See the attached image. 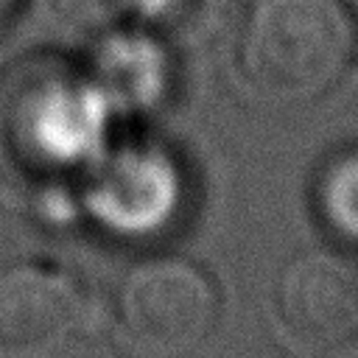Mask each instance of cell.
Here are the masks:
<instances>
[{
	"label": "cell",
	"instance_id": "2",
	"mask_svg": "<svg viewBox=\"0 0 358 358\" xmlns=\"http://www.w3.org/2000/svg\"><path fill=\"white\" fill-rule=\"evenodd\" d=\"M106 106L87 73L25 64L0 87V159L22 173L67 171L95 151Z\"/></svg>",
	"mask_w": 358,
	"mask_h": 358
},
{
	"label": "cell",
	"instance_id": "12",
	"mask_svg": "<svg viewBox=\"0 0 358 358\" xmlns=\"http://www.w3.org/2000/svg\"><path fill=\"white\" fill-rule=\"evenodd\" d=\"M341 3H344L350 11H355V14H358V0H341Z\"/></svg>",
	"mask_w": 358,
	"mask_h": 358
},
{
	"label": "cell",
	"instance_id": "10",
	"mask_svg": "<svg viewBox=\"0 0 358 358\" xmlns=\"http://www.w3.org/2000/svg\"><path fill=\"white\" fill-rule=\"evenodd\" d=\"M319 358H358V333H355V336H350L347 341L336 344L333 350H327V352H324V355H319Z\"/></svg>",
	"mask_w": 358,
	"mask_h": 358
},
{
	"label": "cell",
	"instance_id": "3",
	"mask_svg": "<svg viewBox=\"0 0 358 358\" xmlns=\"http://www.w3.org/2000/svg\"><path fill=\"white\" fill-rule=\"evenodd\" d=\"M115 324L137 358H185L218 324L215 282L185 257L140 260L117 285Z\"/></svg>",
	"mask_w": 358,
	"mask_h": 358
},
{
	"label": "cell",
	"instance_id": "5",
	"mask_svg": "<svg viewBox=\"0 0 358 358\" xmlns=\"http://www.w3.org/2000/svg\"><path fill=\"white\" fill-rule=\"evenodd\" d=\"M84 316V291L67 271L45 263L0 268V358H50Z\"/></svg>",
	"mask_w": 358,
	"mask_h": 358
},
{
	"label": "cell",
	"instance_id": "8",
	"mask_svg": "<svg viewBox=\"0 0 358 358\" xmlns=\"http://www.w3.org/2000/svg\"><path fill=\"white\" fill-rule=\"evenodd\" d=\"M316 210L341 241L358 243V151L333 157L316 182Z\"/></svg>",
	"mask_w": 358,
	"mask_h": 358
},
{
	"label": "cell",
	"instance_id": "4",
	"mask_svg": "<svg viewBox=\"0 0 358 358\" xmlns=\"http://www.w3.org/2000/svg\"><path fill=\"white\" fill-rule=\"evenodd\" d=\"M271 310L282 341L319 358L358 333V271L336 252H302L277 274Z\"/></svg>",
	"mask_w": 358,
	"mask_h": 358
},
{
	"label": "cell",
	"instance_id": "9",
	"mask_svg": "<svg viewBox=\"0 0 358 358\" xmlns=\"http://www.w3.org/2000/svg\"><path fill=\"white\" fill-rule=\"evenodd\" d=\"M53 3L59 6V11L70 17H101V14H112L126 0H53Z\"/></svg>",
	"mask_w": 358,
	"mask_h": 358
},
{
	"label": "cell",
	"instance_id": "6",
	"mask_svg": "<svg viewBox=\"0 0 358 358\" xmlns=\"http://www.w3.org/2000/svg\"><path fill=\"white\" fill-rule=\"evenodd\" d=\"M182 201L176 162L154 145H123L90 182L92 215L117 235H154L168 227Z\"/></svg>",
	"mask_w": 358,
	"mask_h": 358
},
{
	"label": "cell",
	"instance_id": "11",
	"mask_svg": "<svg viewBox=\"0 0 358 358\" xmlns=\"http://www.w3.org/2000/svg\"><path fill=\"white\" fill-rule=\"evenodd\" d=\"M14 6H17V0H0V22L14 11Z\"/></svg>",
	"mask_w": 358,
	"mask_h": 358
},
{
	"label": "cell",
	"instance_id": "7",
	"mask_svg": "<svg viewBox=\"0 0 358 358\" xmlns=\"http://www.w3.org/2000/svg\"><path fill=\"white\" fill-rule=\"evenodd\" d=\"M87 76L106 103L145 106L162 95L168 67L162 48L148 34L123 28L101 39Z\"/></svg>",
	"mask_w": 358,
	"mask_h": 358
},
{
	"label": "cell",
	"instance_id": "1",
	"mask_svg": "<svg viewBox=\"0 0 358 358\" xmlns=\"http://www.w3.org/2000/svg\"><path fill=\"white\" fill-rule=\"evenodd\" d=\"M352 48L355 31L341 0H255L238 36L235 70L255 103L294 109L344 76Z\"/></svg>",
	"mask_w": 358,
	"mask_h": 358
}]
</instances>
